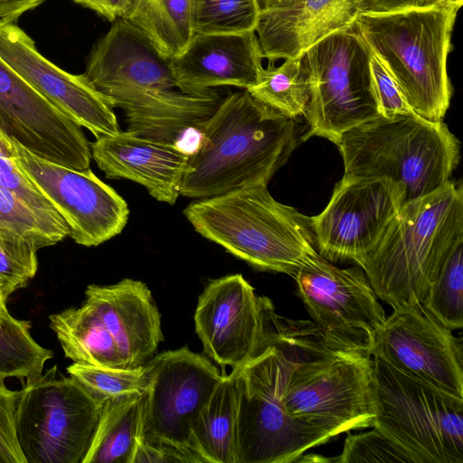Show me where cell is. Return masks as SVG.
<instances>
[{"instance_id":"1","label":"cell","mask_w":463,"mask_h":463,"mask_svg":"<svg viewBox=\"0 0 463 463\" xmlns=\"http://www.w3.org/2000/svg\"><path fill=\"white\" fill-rule=\"evenodd\" d=\"M318 333L314 323L287 319L274 307L269 311L260 349L232 369L238 388L236 463L298 462L331 439L291 417L283 403L291 367Z\"/></svg>"},{"instance_id":"2","label":"cell","mask_w":463,"mask_h":463,"mask_svg":"<svg viewBox=\"0 0 463 463\" xmlns=\"http://www.w3.org/2000/svg\"><path fill=\"white\" fill-rule=\"evenodd\" d=\"M297 122L255 99L229 94L201 128L181 195L194 200L267 185L298 144Z\"/></svg>"},{"instance_id":"3","label":"cell","mask_w":463,"mask_h":463,"mask_svg":"<svg viewBox=\"0 0 463 463\" xmlns=\"http://www.w3.org/2000/svg\"><path fill=\"white\" fill-rule=\"evenodd\" d=\"M463 239V187L448 181L406 203L359 266L392 309L423 302L453 245Z\"/></svg>"},{"instance_id":"4","label":"cell","mask_w":463,"mask_h":463,"mask_svg":"<svg viewBox=\"0 0 463 463\" xmlns=\"http://www.w3.org/2000/svg\"><path fill=\"white\" fill-rule=\"evenodd\" d=\"M460 7L443 2L362 12L353 25L418 116L440 121L452 87L447 62Z\"/></svg>"},{"instance_id":"5","label":"cell","mask_w":463,"mask_h":463,"mask_svg":"<svg viewBox=\"0 0 463 463\" xmlns=\"http://www.w3.org/2000/svg\"><path fill=\"white\" fill-rule=\"evenodd\" d=\"M184 214L201 236L260 270L294 277L321 257L310 217L276 201L267 185L194 200Z\"/></svg>"},{"instance_id":"6","label":"cell","mask_w":463,"mask_h":463,"mask_svg":"<svg viewBox=\"0 0 463 463\" xmlns=\"http://www.w3.org/2000/svg\"><path fill=\"white\" fill-rule=\"evenodd\" d=\"M335 145L343 176L389 180L402 204L449 181L460 156L459 141L442 120L415 113L380 116L344 132Z\"/></svg>"},{"instance_id":"7","label":"cell","mask_w":463,"mask_h":463,"mask_svg":"<svg viewBox=\"0 0 463 463\" xmlns=\"http://www.w3.org/2000/svg\"><path fill=\"white\" fill-rule=\"evenodd\" d=\"M283 403L291 417L331 439L373 427L372 355L331 347L318 333L293 364Z\"/></svg>"},{"instance_id":"8","label":"cell","mask_w":463,"mask_h":463,"mask_svg":"<svg viewBox=\"0 0 463 463\" xmlns=\"http://www.w3.org/2000/svg\"><path fill=\"white\" fill-rule=\"evenodd\" d=\"M373 428L415 463H463V399L373 357Z\"/></svg>"},{"instance_id":"9","label":"cell","mask_w":463,"mask_h":463,"mask_svg":"<svg viewBox=\"0 0 463 463\" xmlns=\"http://www.w3.org/2000/svg\"><path fill=\"white\" fill-rule=\"evenodd\" d=\"M310 95L308 131L336 144L340 136L381 116L370 69V51L354 26L335 32L301 56Z\"/></svg>"},{"instance_id":"10","label":"cell","mask_w":463,"mask_h":463,"mask_svg":"<svg viewBox=\"0 0 463 463\" xmlns=\"http://www.w3.org/2000/svg\"><path fill=\"white\" fill-rule=\"evenodd\" d=\"M57 365L27 379L20 390L15 433L27 463H81L102 406Z\"/></svg>"},{"instance_id":"11","label":"cell","mask_w":463,"mask_h":463,"mask_svg":"<svg viewBox=\"0 0 463 463\" xmlns=\"http://www.w3.org/2000/svg\"><path fill=\"white\" fill-rule=\"evenodd\" d=\"M17 168L63 217L78 244L98 246L128 223L127 202L90 170H75L36 157L13 140L0 137Z\"/></svg>"},{"instance_id":"12","label":"cell","mask_w":463,"mask_h":463,"mask_svg":"<svg viewBox=\"0 0 463 463\" xmlns=\"http://www.w3.org/2000/svg\"><path fill=\"white\" fill-rule=\"evenodd\" d=\"M293 278L298 296L329 346L370 354L373 335L386 315L360 268L340 269L320 257Z\"/></svg>"},{"instance_id":"13","label":"cell","mask_w":463,"mask_h":463,"mask_svg":"<svg viewBox=\"0 0 463 463\" xmlns=\"http://www.w3.org/2000/svg\"><path fill=\"white\" fill-rule=\"evenodd\" d=\"M148 390L142 403L141 437L200 458L190 449L191 423L222 380L218 369L186 346L147 361Z\"/></svg>"},{"instance_id":"14","label":"cell","mask_w":463,"mask_h":463,"mask_svg":"<svg viewBox=\"0 0 463 463\" xmlns=\"http://www.w3.org/2000/svg\"><path fill=\"white\" fill-rule=\"evenodd\" d=\"M370 354L415 380L463 399L462 340L421 303L393 309L375 332Z\"/></svg>"},{"instance_id":"15","label":"cell","mask_w":463,"mask_h":463,"mask_svg":"<svg viewBox=\"0 0 463 463\" xmlns=\"http://www.w3.org/2000/svg\"><path fill=\"white\" fill-rule=\"evenodd\" d=\"M402 205L389 180L343 176L325 209L310 217L318 254L330 262L359 265Z\"/></svg>"},{"instance_id":"16","label":"cell","mask_w":463,"mask_h":463,"mask_svg":"<svg viewBox=\"0 0 463 463\" xmlns=\"http://www.w3.org/2000/svg\"><path fill=\"white\" fill-rule=\"evenodd\" d=\"M0 137L36 157L75 170L90 168L82 128L46 100L0 59Z\"/></svg>"},{"instance_id":"17","label":"cell","mask_w":463,"mask_h":463,"mask_svg":"<svg viewBox=\"0 0 463 463\" xmlns=\"http://www.w3.org/2000/svg\"><path fill=\"white\" fill-rule=\"evenodd\" d=\"M84 76L111 106L126 107L178 89L170 59L121 18L93 45Z\"/></svg>"},{"instance_id":"18","label":"cell","mask_w":463,"mask_h":463,"mask_svg":"<svg viewBox=\"0 0 463 463\" xmlns=\"http://www.w3.org/2000/svg\"><path fill=\"white\" fill-rule=\"evenodd\" d=\"M272 302L256 295L241 274L211 280L198 298L195 331L204 353L217 364L241 367L260 349Z\"/></svg>"},{"instance_id":"19","label":"cell","mask_w":463,"mask_h":463,"mask_svg":"<svg viewBox=\"0 0 463 463\" xmlns=\"http://www.w3.org/2000/svg\"><path fill=\"white\" fill-rule=\"evenodd\" d=\"M0 59L46 100L95 137L119 128L113 107L84 74H71L48 61L15 22L0 21Z\"/></svg>"},{"instance_id":"20","label":"cell","mask_w":463,"mask_h":463,"mask_svg":"<svg viewBox=\"0 0 463 463\" xmlns=\"http://www.w3.org/2000/svg\"><path fill=\"white\" fill-rule=\"evenodd\" d=\"M360 0H288L261 5L255 33L263 59H298L326 36L352 27Z\"/></svg>"},{"instance_id":"21","label":"cell","mask_w":463,"mask_h":463,"mask_svg":"<svg viewBox=\"0 0 463 463\" xmlns=\"http://www.w3.org/2000/svg\"><path fill=\"white\" fill-rule=\"evenodd\" d=\"M262 60L255 32L194 33L170 63L177 88L200 93L222 86L250 88L263 69Z\"/></svg>"},{"instance_id":"22","label":"cell","mask_w":463,"mask_h":463,"mask_svg":"<svg viewBox=\"0 0 463 463\" xmlns=\"http://www.w3.org/2000/svg\"><path fill=\"white\" fill-rule=\"evenodd\" d=\"M91 158L108 178L131 180L156 200L175 204L189 156L176 146L120 130L90 143Z\"/></svg>"},{"instance_id":"23","label":"cell","mask_w":463,"mask_h":463,"mask_svg":"<svg viewBox=\"0 0 463 463\" xmlns=\"http://www.w3.org/2000/svg\"><path fill=\"white\" fill-rule=\"evenodd\" d=\"M86 302L99 316L128 368L146 363L164 340L161 316L147 286L132 279L89 285Z\"/></svg>"},{"instance_id":"24","label":"cell","mask_w":463,"mask_h":463,"mask_svg":"<svg viewBox=\"0 0 463 463\" xmlns=\"http://www.w3.org/2000/svg\"><path fill=\"white\" fill-rule=\"evenodd\" d=\"M223 97L214 89L187 93L179 89L123 109L127 131L176 146L188 156L201 140V128Z\"/></svg>"},{"instance_id":"25","label":"cell","mask_w":463,"mask_h":463,"mask_svg":"<svg viewBox=\"0 0 463 463\" xmlns=\"http://www.w3.org/2000/svg\"><path fill=\"white\" fill-rule=\"evenodd\" d=\"M238 388L234 373L222 375L190 428V449L206 463H236Z\"/></svg>"},{"instance_id":"26","label":"cell","mask_w":463,"mask_h":463,"mask_svg":"<svg viewBox=\"0 0 463 463\" xmlns=\"http://www.w3.org/2000/svg\"><path fill=\"white\" fill-rule=\"evenodd\" d=\"M49 319L64 355L74 363L128 368L113 337L86 301L80 307L51 315Z\"/></svg>"},{"instance_id":"27","label":"cell","mask_w":463,"mask_h":463,"mask_svg":"<svg viewBox=\"0 0 463 463\" xmlns=\"http://www.w3.org/2000/svg\"><path fill=\"white\" fill-rule=\"evenodd\" d=\"M144 393L103 403L97 428L81 463H131L141 430Z\"/></svg>"},{"instance_id":"28","label":"cell","mask_w":463,"mask_h":463,"mask_svg":"<svg viewBox=\"0 0 463 463\" xmlns=\"http://www.w3.org/2000/svg\"><path fill=\"white\" fill-rule=\"evenodd\" d=\"M123 19L169 59L183 52L194 35L191 0H131Z\"/></svg>"},{"instance_id":"29","label":"cell","mask_w":463,"mask_h":463,"mask_svg":"<svg viewBox=\"0 0 463 463\" xmlns=\"http://www.w3.org/2000/svg\"><path fill=\"white\" fill-rule=\"evenodd\" d=\"M246 90L260 103L292 119L305 115L310 95L301 57L263 68L256 83Z\"/></svg>"},{"instance_id":"30","label":"cell","mask_w":463,"mask_h":463,"mask_svg":"<svg viewBox=\"0 0 463 463\" xmlns=\"http://www.w3.org/2000/svg\"><path fill=\"white\" fill-rule=\"evenodd\" d=\"M31 322L14 318L5 301L0 305V376L32 379L43 373L52 351L37 344L30 333Z\"/></svg>"},{"instance_id":"31","label":"cell","mask_w":463,"mask_h":463,"mask_svg":"<svg viewBox=\"0 0 463 463\" xmlns=\"http://www.w3.org/2000/svg\"><path fill=\"white\" fill-rule=\"evenodd\" d=\"M67 373L99 402L138 395L148 390L151 368L148 362L134 368L100 367L73 363Z\"/></svg>"},{"instance_id":"32","label":"cell","mask_w":463,"mask_h":463,"mask_svg":"<svg viewBox=\"0 0 463 463\" xmlns=\"http://www.w3.org/2000/svg\"><path fill=\"white\" fill-rule=\"evenodd\" d=\"M427 310L451 331L463 326V239L451 248L423 302Z\"/></svg>"},{"instance_id":"33","label":"cell","mask_w":463,"mask_h":463,"mask_svg":"<svg viewBox=\"0 0 463 463\" xmlns=\"http://www.w3.org/2000/svg\"><path fill=\"white\" fill-rule=\"evenodd\" d=\"M260 0H191L194 33H237L255 32Z\"/></svg>"},{"instance_id":"34","label":"cell","mask_w":463,"mask_h":463,"mask_svg":"<svg viewBox=\"0 0 463 463\" xmlns=\"http://www.w3.org/2000/svg\"><path fill=\"white\" fill-rule=\"evenodd\" d=\"M0 226L15 232L38 249L54 245L70 234L65 221H57L38 213L2 186Z\"/></svg>"},{"instance_id":"35","label":"cell","mask_w":463,"mask_h":463,"mask_svg":"<svg viewBox=\"0 0 463 463\" xmlns=\"http://www.w3.org/2000/svg\"><path fill=\"white\" fill-rule=\"evenodd\" d=\"M38 250L15 232L0 226V295L5 301L35 276Z\"/></svg>"},{"instance_id":"36","label":"cell","mask_w":463,"mask_h":463,"mask_svg":"<svg viewBox=\"0 0 463 463\" xmlns=\"http://www.w3.org/2000/svg\"><path fill=\"white\" fill-rule=\"evenodd\" d=\"M335 462L415 463L404 449L376 428L361 434H349Z\"/></svg>"},{"instance_id":"37","label":"cell","mask_w":463,"mask_h":463,"mask_svg":"<svg viewBox=\"0 0 463 463\" xmlns=\"http://www.w3.org/2000/svg\"><path fill=\"white\" fill-rule=\"evenodd\" d=\"M0 186L9 190L38 213L57 221H65L51 202L17 168L4 144L0 145Z\"/></svg>"},{"instance_id":"38","label":"cell","mask_w":463,"mask_h":463,"mask_svg":"<svg viewBox=\"0 0 463 463\" xmlns=\"http://www.w3.org/2000/svg\"><path fill=\"white\" fill-rule=\"evenodd\" d=\"M0 376V463H27L15 433V412L20 391L6 387Z\"/></svg>"},{"instance_id":"39","label":"cell","mask_w":463,"mask_h":463,"mask_svg":"<svg viewBox=\"0 0 463 463\" xmlns=\"http://www.w3.org/2000/svg\"><path fill=\"white\" fill-rule=\"evenodd\" d=\"M370 69L381 116L392 118L397 115L414 113L405 101L392 76L371 51Z\"/></svg>"},{"instance_id":"40","label":"cell","mask_w":463,"mask_h":463,"mask_svg":"<svg viewBox=\"0 0 463 463\" xmlns=\"http://www.w3.org/2000/svg\"><path fill=\"white\" fill-rule=\"evenodd\" d=\"M141 432V430H140ZM196 462L199 460L175 448L144 439L139 433L131 463ZM200 463V462H199Z\"/></svg>"},{"instance_id":"41","label":"cell","mask_w":463,"mask_h":463,"mask_svg":"<svg viewBox=\"0 0 463 463\" xmlns=\"http://www.w3.org/2000/svg\"><path fill=\"white\" fill-rule=\"evenodd\" d=\"M74 3L92 10L99 16L115 22L124 17L131 0H72Z\"/></svg>"},{"instance_id":"42","label":"cell","mask_w":463,"mask_h":463,"mask_svg":"<svg viewBox=\"0 0 463 463\" xmlns=\"http://www.w3.org/2000/svg\"><path fill=\"white\" fill-rule=\"evenodd\" d=\"M45 0H0V21L15 22L27 11L34 9Z\"/></svg>"},{"instance_id":"43","label":"cell","mask_w":463,"mask_h":463,"mask_svg":"<svg viewBox=\"0 0 463 463\" xmlns=\"http://www.w3.org/2000/svg\"><path fill=\"white\" fill-rule=\"evenodd\" d=\"M363 12H382L408 5H423L436 0H360Z\"/></svg>"},{"instance_id":"44","label":"cell","mask_w":463,"mask_h":463,"mask_svg":"<svg viewBox=\"0 0 463 463\" xmlns=\"http://www.w3.org/2000/svg\"><path fill=\"white\" fill-rule=\"evenodd\" d=\"M436 1L451 4V5H457L458 7H461L462 3H463V0H436Z\"/></svg>"},{"instance_id":"45","label":"cell","mask_w":463,"mask_h":463,"mask_svg":"<svg viewBox=\"0 0 463 463\" xmlns=\"http://www.w3.org/2000/svg\"><path fill=\"white\" fill-rule=\"evenodd\" d=\"M286 1H288V0H263V5H268V4L281 3V2H286Z\"/></svg>"},{"instance_id":"46","label":"cell","mask_w":463,"mask_h":463,"mask_svg":"<svg viewBox=\"0 0 463 463\" xmlns=\"http://www.w3.org/2000/svg\"><path fill=\"white\" fill-rule=\"evenodd\" d=\"M3 301H5V300L2 298V297H1V295H0V305H1V303H2ZM5 302H6V301H5Z\"/></svg>"}]
</instances>
